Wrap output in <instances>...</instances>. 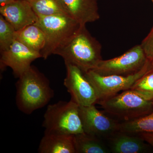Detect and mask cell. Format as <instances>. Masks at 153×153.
I'll list each match as a JSON object with an SVG mask.
<instances>
[{"mask_svg":"<svg viewBox=\"0 0 153 153\" xmlns=\"http://www.w3.org/2000/svg\"><path fill=\"white\" fill-rule=\"evenodd\" d=\"M17 0H0V7L6 5Z\"/></svg>","mask_w":153,"mask_h":153,"instance_id":"23","label":"cell"},{"mask_svg":"<svg viewBox=\"0 0 153 153\" xmlns=\"http://www.w3.org/2000/svg\"><path fill=\"white\" fill-rule=\"evenodd\" d=\"M79 112L85 133L100 138L119 131L120 123L99 110L95 105L79 106Z\"/></svg>","mask_w":153,"mask_h":153,"instance_id":"9","label":"cell"},{"mask_svg":"<svg viewBox=\"0 0 153 153\" xmlns=\"http://www.w3.org/2000/svg\"><path fill=\"white\" fill-rule=\"evenodd\" d=\"M149 60L141 45H137L120 56L101 60L91 70L103 76H129L140 71Z\"/></svg>","mask_w":153,"mask_h":153,"instance_id":"6","label":"cell"},{"mask_svg":"<svg viewBox=\"0 0 153 153\" xmlns=\"http://www.w3.org/2000/svg\"><path fill=\"white\" fill-rule=\"evenodd\" d=\"M41 57V53L16 39L8 49L1 52V68L10 67L15 76L19 78L30 68L33 61Z\"/></svg>","mask_w":153,"mask_h":153,"instance_id":"10","label":"cell"},{"mask_svg":"<svg viewBox=\"0 0 153 153\" xmlns=\"http://www.w3.org/2000/svg\"><path fill=\"white\" fill-rule=\"evenodd\" d=\"M0 13L16 31L36 24L38 19L29 1L26 0H17L0 7Z\"/></svg>","mask_w":153,"mask_h":153,"instance_id":"11","label":"cell"},{"mask_svg":"<svg viewBox=\"0 0 153 153\" xmlns=\"http://www.w3.org/2000/svg\"><path fill=\"white\" fill-rule=\"evenodd\" d=\"M35 25L41 28L45 34L46 43L41 52L44 59L52 54L56 55L83 26L66 15L38 17Z\"/></svg>","mask_w":153,"mask_h":153,"instance_id":"3","label":"cell"},{"mask_svg":"<svg viewBox=\"0 0 153 153\" xmlns=\"http://www.w3.org/2000/svg\"><path fill=\"white\" fill-rule=\"evenodd\" d=\"M139 134L144 141L146 142L153 147V133H143Z\"/></svg>","mask_w":153,"mask_h":153,"instance_id":"22","label":"cell"},{"mask_svg":"<svg viewBox=\"0 0 153 153\" xmlns=\"http://www.w3.org/2000/svg\"><path fill=\"white\" fill-rule=\"evenodd\" d=\"M32 8L38 17L68 16L62 0H29Z\"/></svg>","mask_w":153,"mask_h":153,"instance_id":"17","label":"cell"},{"mask_svg":"<svg viewBox=\"0 0 153 153\" xmlns=\"http://www.w3.org/2000/svg\"><path fill=\"white\" fill-rule=\"evenodd\" d=\"M16 88L17 107L27 114L46 106L54 95L49 79L33 66L19 76Z\"/></svg>","mask_w":153,"mask_h":153,"instance_id":"1","label":"cell"},{"mask_svg":"<svg viewBox=\"0 0 153 153\" xmlns=\"http://www.w3.org/2000/svg\"><path fill=\"white\" fill-rule=\"evenodd\" d=\"M130 89L153 100V69H150L134 83Z\"/></svg>","mask_w":153,"mask_h":153,"instance_id":"19","label":"cell"},{"mask_svg":"<svg viewBox=\"0 0 153 153\" xmlns=\"http://www.w3.org/2000/svg\"><path fill=\"white\" fill-rule=\"evenodd\" d=\"M149 60L153 59V27L140 44Z\"/></svg>","mask_w":153,"mask_h":153,"instance_id":"21","label":"cell"},{"mask_svg":"<svg viewBox=\"0 0 153 153\" xmlns=\"http://www.w3.org/2000/svg\"><path fill=\"white\" fill-rule=\"evenodd\" d=\"M74 142L76 153L109 152L100 138L85 132L74 135Z\"/></svg>","mask_w":153,"mask_h":153,"instance_id":"16","label":"cell"},{"mask_svg":"<svg viewBox=\"0 0 153 153\" xmlns=\"http://www.w3.org/2000/svg\"><path fill=\"white\" fill-rule=\"evenodd\" d=\"M97 104L107 113L125 122L145 116L153 111V100H149L130 89L100 100Z\"/></svg>","mask_w":153,"mask_h":153,"instance_id":"4","label":"cell"},{"mask_svg":"<svg viewBox=\"0 0 153 153\" xmlns=\"http://www.w3.org/2000/svg\"><path fill=\"white\" fill-rule=\"evenodd\" d=\"M119 131L138 134L143 133H153V111L145 116L120 123Z\"/></svg>","mask_w":153,"mask_h":153,"instance_id":"18","label":"cell"},{"mask_svg":"<svg viewBox=\"0 0 153 153\" xmlns=\"http://www.w3.org/2000/svg\"><path fill=\"white\" fill-rule=\"evenodd\" d=\"M101 50V44L83 25L56 55L63 57L65 64L76 66L85 73L95 68L102 60Z\"/></svg>","mask_w":153,"mask_h":153,"instance_id":"2","label":"cell"},{"mask_svg":"<svg viewBox=\"0 0 153 153\" xmlns=\"http://www.w3.org/2000/svg\"><path fill=\"white\" fill-rule=\"evenodd\" d=\"M16 39L30 49L40 53L44 49L46 43L44 32L35 24L16 31Z\"/></svg>","mask_w":153,"mask_h":153,"instance_id":"14","label":"cell"},{"mask_svg":"<svg viewBox=\"0 0 153 153\" xmlns=\"http://www.w3.org/2000/svg\"><path fill=\"white\" fill-rule=\"evenodd\" d=\"M152 2L153 3V0H152Z\"/></svg>","mask_w":153,"mask_h":153,"instance_id":"25","label":"cell"},{"mask_svg":"<svg viewBox=\"0 0 153 153\" xmlns=\"http://www.w3.org/2000/svg\"><path fill=\"white\" fill-rule=\"evenodd\" d=\"M74 135L45 131L38 152L40 153H76Z\"/></svg>","mask_w":153,"mask_h":153,"instance_id":"13","label":"cell"},{"mask_svg":"<svg viewBox=\"0 0 153 153\" xmlns=\"http://www.w3.org/2000/svg\"><path fill=\"white\" fill-rule=\"evenodd\" d=\"M151 69V61L149 60L140 71L129 76H103L93 70H90L84 73L95 89L99 101L115 95L121 91L130 89L138 79Z\"/></svg>","mask_w":153,"mask_h":153,"instance_id":"7","label":"cell"},{"mask_svg":"<svg viewBox=\"0 0 153 153\" xmlns=\"http://www.w3.org/2000/svg\"><path fill=\"white\" fill-rule=\"evenodd\" d=\"M65 65L66 76L63 84L71 95V100L79 106L97 104L98 101L97 94L84 72L74 65Z\"/></svg>","mask_w":153,"mask_h":153,"instance_id":"8","label":"cell"},{"mask_svg":"<svg viewBox=\"0 0 153 153\" xmlns=\"http://www.w3.org/2000/svg\"><path fill=\"white\" fill-rule=\"evenodd\" d=\"M16 30L4 18L0 15V51L8 49L16 40Z\"/></svg>","mask_w":153,"mask_h":153,"instance_id":"20","label":"cell"},{"mask_svg":"<svg viewBox=\"0 0 153 153\" xmlns=\"http://www.w3.org/2000/svg\"><path fill=\"white\" fill-rule=\"evenodd\" d=\"M67 13L82 25L100 19L97 0H62Z\"/></svg>","mask_w":153,"mask_h":153,"instance_id":"12","label":"cell"},{"mask_svg":"<svg viewBox=\"0 0 153 153\" xmlns=\"http://www.w3.org/2000/svg\"><path fill=\"white\" fill-rule=\"evenodd\" d=\"M26 1H29V0H26Z\"/></svg>","mask_w":153,"mask_h":153,"instance_id":"26","label":"cell"},{"mask_svg":"<svg viewBox=\"0 0 153 153\" xmlns=\"http://www.w3.org/2000/svg\"><path fill=\"white\" fill-rule=\"evenodd\" d=\"M112 140L111 150L115 153H139L145 149L143 140L140 137L121 132Z\"/></svg>","mask_w":153,"mask_h":153,"instance_id":"15","label":"cell"},{"mask_svg":"<svg viewBox=\"0 0 153 153\" xmlns=\"http://www.w3.org/2000/svg\"><path fill=\"white\" fill-rule=\"evenodd\" d=\"M42 126L47 131L71 135L84 132L79 105L71 100L49 105L44 114Z\"/></svg>","mask_w":153,"mask_h":153,"instance_id":"5","label":"cell"},{"mask_svg":"<svg viewBox=\"0 0 153 153\" xmlns=\"http://www.w3.org/2000/svg\"><path fill=\"white\" fill-rule=\"evenodd\" d=\"M151 61V66H152V69H153V59Z\"/></svg>","mask_w":153,"mask_h":153,"instance_id":"24","label":"cell"}]
</instances>
